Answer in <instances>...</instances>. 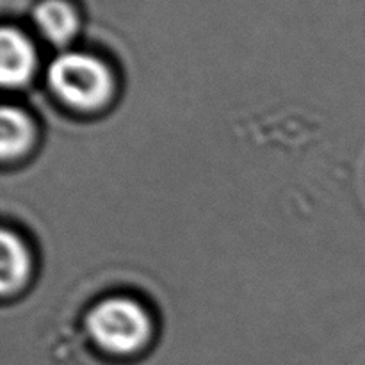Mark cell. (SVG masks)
Returning a JSON list of instances; mask_svg holds the SVG:
<instances>
[{
    "mask_svg": "<svg viewBox=\"0 0 365 365\" xmlns=\"http://www.w3.org/2000/svg\"><path fill=\"white\" fill-rule=\"evenodd\" d=\"M34 24L43 38L64 46L77 36L81 20L77 9L66 0H43L34 9Z\"/></svg>",
    "mask_w": 365,
    "mask_h": 365,
    "instance_id": "obj_5",
    "label": "cell"
},
{
    "mask_svg": "<svg viewBox=\"0 0 365 365\" xmlns=\"http://www.w3.org/2000/svg\"><path fill=\"white\" fill-rule=\"evenodd\" d=\"M34 135V123L24 110L0 106V163H9L27 153Z\"/></svg>",
    "mask_w": 365,
    "mask_h": 365,
    "instance_id": "obj_6",
    "label": "cell"
},
{
    "mask_svg": "<svg viewBox=\"0 0 365 365\" xmlns=\"http://www.w3.org/2000/svg\"><path fill=\"white\" fill-rule=\"evenodd\" d=\"M93 341L110 353H132L150 337V319L132 299L113 298L98 303L88 316Z\"/></svg>",
    "mask_w": 365,
    "mask_h": 365,
    "instance_id": "obj_2",
    "label": "cell"
},
{
    "mask_svg": "<svg viewBox=\"0 0 365 365\" xmlns=\"http://www.w3.org/2000/svg\"><path fill=\"white\" fill-rule=\"evenodd\" d=\"M32 260L25 242L13 232L0 228V296L20 291L31 277Z\"/></svg>",
    "mask_w": 365,
    "mask_h": 365,
    "instance_id": "obj_4",
    "label": "cell"
},
{
    "mask_svg": "<svg viewBox=\"0 0 365 365\" xmlns=\"http://www.w3.org/2000/svg\"><path fill=\"white\" fill-rule=\"evenodd\" d=\"M48 84L71 107L96 109L109 100L113 77L106 64L82 52H66L52 61Z\"/></svg>",
    "mask_w": 365,
    "mask_h": 365,
    "instance_id": "obj_1",
    "label": "cell"
},
{
    "mask_svg": "<svg viewBox=\"0 0 365 365\" xmlns=\"http://www.w3.org/2000/svg\"><path fill=\"white\" fill-rule=\"evenodd\" d=\"M36 50L24 32L0 27V88L16 89L27 84L36 70Z\"/></svg>",
    "mask_w": 365,
    "mask_h": 365,
    "instance_id": "obj_3",
    "label": "cell"
}]
</instances>
